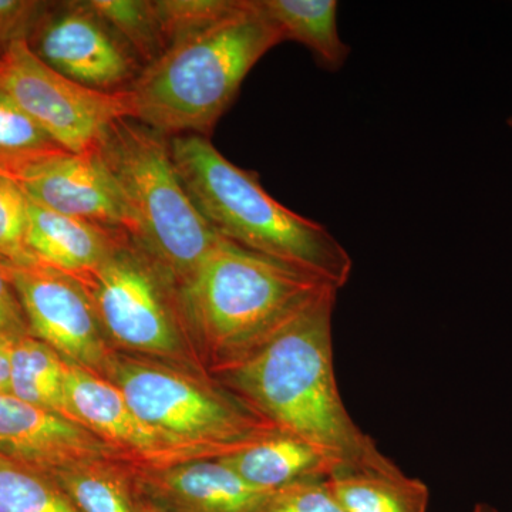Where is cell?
I'll return each instance as SVG.
<instances>
[{
	"label": "cell",
	"instance_id": "obj_1",
	"mask_svg": "<svg viewBox=\"0 0 512 512\" xmlns=\"http://www.w3.org/2000/svg\"><path fill=\"white\" fill-rule=\"evenodd\" d=\"M338 292L320 296L254 352L211 377L282 433L318 448L333 474L392 470L396 464L357 426L340 396L332 339Z\"/></svg>",
	"mask_w": 512,
	"mask_h": 512
},
{
	"label": "cell",
	"instance_id": "obj_2",
	"mask_svg": "<svg viewBox=\"0 0 512 512\" xmlns=\"http://www.w3.org/2000/svg\"><path fill=\"white\" fill-rule=\"evenodd\" d=\"M329 291L339 289L224 237L180 286L188 335L210 376L254 352Z\"/></svg>",
	"mask_w": 512,
	"mask_h": 512
},
{
	"label": "cell",
	"instance_id": "obj_3",
	"mask_svg": "<svg viewBox=\"0 0 512 512\" xmlns=\"http://www.w3.org/2000/svg\"><path fill=\"white\" fill-rule=\"evenodd\" d=\"M284 42L256 0L177 40L127 90L133 119L171 138H210L256 63Z\"/></svg>",
	"mask_w": 512,
	"mask_h": 512
},
{
	"label": "cell",
	"instance_id": "obj_4",
	"mask_svg": "<svg viewBox=\"0 0 512 512\" xmlns=\"http://www.w3.org/2000/svg\"><path fill=\"white\" fill-rule=\"evenodd\" d=\"M171 157L197 210L221 237L256 254L285 262L342 289L353 261L319 222L272 198L258 175L222 156L210 138H170Z\"/></svg>",
	"mask_w": 512,
	"mask_h": 512
},
{
	"label": "cell",
	"instance_id": "obj_5",
	"mask_svg": "<svg viewBox=\"0 0 512 512\" xmlns=\"http://www.w3.org/2000/svg\"><path fill=\"white\" fill-rule=\"evenodd\" d=\"M94 153L133 220V238L184 284L218 235L191 201L171 157L170 138L136 119L114 121Z\"/></svg>",
	"mask_w": 512,
	"mask_h": 512
},
{
	"label": "cell",
	"instance_id": "obj_6",
	"mask_svg": "<svg viewBox=\"0 0 512 512\" xmlns=\"http://www.w3.org/2000/svg\"><path fill=\"white\" fill-rule=\"evenodd\" d=\"M134 413L177 443L221 458L279 431L210 375L116 350L103 373Z\"/></svg>",
	"mask_w": 512,
	"mask_h": 512
},
{
	"label": "cell",
	"instance_id": "obj_7",
	"mask_svg": "<svg viewBox=\"0 0 512 512\" xmlns=\"http://www.w3.org/2000/svg\"><path fill=\"white\" fill-rule=\"evenodd\" d=\"M83 286L111 346L130 355L191 367L180 286L154 256L124 235Z\"/></svg>",
	"mask_w": 512,
	"mask_h": 512
},
{
	"label": "cell",
	"instance_id": "obj_8",
	"mask_svg": "<svg viewBox=\"0 0 512 512\" xmlns=\"http://www.w3.org/2000/svg\"><path fill=\"white\" fill-rule=\"evenodd\" d=\"M0 89L72 154L94 153L114 121L133 119L127 92H100L67 79L42 62L26 40L6 49Z\"/></svg>",
	"mask_w": 512,
	"mask_h": 512
},
{
	"label": "cell",
	"instance_id": "obj_9",
	"mask_svg": "<svg viewBox=\"0 0 512 512\" xmlns=\"http://www.w3.org/2000/svg\"><path fill=\"white\" fill-rule=\"evenodd\" d=\"M26 42L57 73L100 92H127L144 69L89 0L49 6Z\"/></svg>",
	"mask_w": 512,
	"mask_h": 512
},
{
	"label": "cell",
	"instance_id": "obj_10",
	"mask_svg": "<svg viewBox=\"0 0 512 512\" xmlns=\"http://www.w3.org/2000/svg\"><path fill=\"white\" fill-rule=\"evenodd\" d=\"M30 335L66 362L103 376L113 349L89 296L73 276L43 264L10 265Z\"/></svg>",
	"mask_w": 512,
	"mask_h": 512
},
{
	"label": "cell",
	"instance_id": "obj_11",
	"mask_svg": "<svg viewBox=\"0 0 512 512\" xmlns=\"http://www.w3.org/2000/svg\"><path fill=\"white\" fill-rule=\"evenodd\" d=\"M66 396L72 420L96 434L137 470L215 458L207 451L185 446L158 433L134 413L113 383L69 362Z\"/></svg>",
	"mask_w": 512,
	"mask_h": 512
},
{
	"label": "cell",
	"instance_id": "obj_12",
	"mask_svg": "<svg viewBox=\"0 0 512 512\" xmlns=\"http://www.w3.org/2000/svg\"><path fill=\"white\" fill-rule=\"evenodd\" d=\"M15 181L30 200L49 210L133 237L126 202L96 153L47 158L26 168Z\"/></svg>",
	"mask_w": 512,
	"mask_h": 512
},
{
	"label": "cell",
	"instance_id": "obj_13",
	"mask_svg": "<svg viewBox=\"0 0 512 512\" xmlns=\"http://www.w3.org/2000/svg\"><path fill=\"white\" fill-rule=\"evenodd\" d=\"M0 454L47 476L90 461L128 463L82 424L10 393L0 394Z\"/></svg>",
	"mask_w": 512,
	"mask_h": 512
},
{
	"label": "cell",
	"instance_id": "obj_14",
	"mask_svg": "<svg viewBox=\"0 0 512 512\" xmlns=\"http://www.w3.org/2000/svg\"><path fill=\"white\" fill-rule=\"evenodd\" d=\"M136 485L165 512H259L271 493L248 484L221 458L136 470Z\"/></svg>",
	"mask_w": 512,
	"mask_h": 512
},
{
	"label": "cell",
	"instance_id": "obj_15",
	"mask_svg": "<svg viewBox=\"0 0 512 512\" xmlns=\"http://www.w3.org/2000/svg\"><path fill=\"white\" fill-rule=\"evenodd\" d=\"M124 235L59 214L28 198L26 247L30 256L73 278L97 268Z\"/></svg>",
	"mask_w": 512,
	"mask_h": 512
},
{
	"label": "cell",
	"instance_id": "obj_16",
	"mask_svg": "<svg viewBox=\"0 0 512 512\" xmlns=\"http://www.w3.org/2000/svg\"><path fill=\"white\" fill-rule=\"evenodd\" d=\"M221 460L248 484L266 491L301 481L326 480L335 473L332 463L318 448L282 431Z\"/></svg>",
	"mask_w": 512,
	"mask_h": 512
},
{
	"label": "cell",
	"instance_id": "obj_17",
	"mask_svg": "<svg viewBox=\"0 0 512 512\" xmlns=\"http://www.w3.org/2000/svg\"><path fill=\"white\" fill-rule=\"evenodd\" d=\"M259 10L271 20L285 40L311 50L315 62L326 72H339L350 55L338 29L335 0H256Z\"/></svg>",
	"mask_w": 512,
	"mask_h": 512
},
{
	"label": "cell",
	"instance_id": "obj_18",
	"mask_svg": "<svg viewBox=\"0 0 512 512\" xmlns=\"http://www.w3.org/2000/svg\"><path fill=\"white\" fill-rule=\"evenodd\" d=\"M345 512H427L430 490L420 478L392 470L340 471L326 478Z\"/></svg>",
	"mask_w": 512,
	"mask_h": 512
},
{
	"label": "cell",
	"instance_id": "obj_19",
	"mask_svg": "<svg viewBox=\"0 0 512 512\" xmlns=\"http://www.w3.org/2000/svg\"><path fill=\"white\" fill-rule=\"evenodd\" d=\"M9 353V393L72 420L66 396V360L32 335L12 339Z\"/></svg>",
	"mask_w": 512,
	"mask_h": 512
},
{
	"label": "cell",
	"instance_id": "obj_20",
	"mask_svg": "<svg viewBox=\"0 0 512 512\" xmlns=\"http://www.w3.org/2000/svg\"><path fill=\"white\" fill-rule=\"evenodd\" d=\"M136 470L124 461L99 460L50 477L80 512H138Z\"/></svg>",
	"mask_w": 512,
	"mask_h": 512
},
{
	"label": "cell",
	"instance_id": "obj_21",
	"mask_svg": "<svg viewBox=\"0 0 512 512\" xmlns=\"http://www.w3.org/2000/svg\"><path fill=\"white\" fill-rule=\"evenodd\" d=\"M66 153L0 89V175L15 180L26 168Z\"/></svg>",
	"mask_w": 512,
	"mask_h": 512
},
{
	"label": "cell",
	"instance_id": "obj_22",
	"mask_svg": "<svg viewBox=\"0 0 512 512\" xmlns=\"http://www.w3.org/2000/svg\"><path fill=\"white\" fill-rule=\"evenodd\" d=\"M89 5L131 47L144 67L168 49L154 0H89Z\"/></svg>",
	"mask_w": 512,
	"mask_h": 512
},
{
	"label": "cell",
	"instance_id": "obj_23",
	"mask_svg": "<svg viewBox=\"0 0 512 512\" xmlns=\"http://www.w3.org/2000/svg\"><path fill=\"white\" fill-rule=\"evenodd\" d=\"M0 512H80L45 473L0 454Z\"/></svg>",
	"mask_w": 512,
	"mask_h": 512
},
{
	"label": "cell",
	"instance_id": "obj_24",
	"mask_svg": "<svg viewBox=\"0 0 512 512\" xmlns=\"http://www.w3.org/2000/svg\"><path fill=\"white\" fill-rule=\"evenodd\" d=\"M241 3L242 0H154L168 47L232 15Z\"/></svg>",
	"mask_w": 512,
	"mask_h": 512
},
{
	"label": "cell",
	"instance_id": "obj_25",
	"mask_svg": "<svg viewBox=\"0 0 512 512\" xmlns=\"http://www.w3.org/2000/svg\"><path fill=\"white\" fill-rule=\"evenodd\" d=\"M28 195L13 178L0 175V261L36 264L26 247Z\"/></svg>",
	"mask_w": 512,
	"mask_h": 512
},
{
	"label": "cell",
	"instance_id": "obj_26",
	"mask_svg": "<svg viewBox=\"0 0 512 512\" xmlns=\"http://www.w3.org/2000/svg\"><path fill=\"white\" fill-rule=\"evenodd\" d=\"M259 512H345L326 480L301 481L272 490Z\"/></svg>",
	"mask_w": 512,
	"mask_h": 512
},
{
	"label": "cell",
	"instance_id": "obj_27",
	"mask_svg": "<svg viewBox=\"0 0 512 512\" xmlns=\"http://www.w3.org/2000/svg\"><path fill=\"white\" fill-rule=\"evenodd\" d=\"M50 3L36 0H0V49L28 40Z\"/></svg>",
	"mask_w": 512,
	"mask_h": 512
},
{
	"label": "cell",
	"instance_id": "obj_28",
	"mask_svg": "<svg viewBox=\"0 0 512 512\" xmlns=\"http://www.w3.org/2000/svg\"><path fill=\"white\" fill-rule=\"evenodd\" d=\"M30 335L25 313L10 276V265L0 261V338Z\"/></svg>",
	"mask_w": 512,
	"mask_h": 512
},
{
	"label": "cell",
	"instance_id": "obj_29",
	"mask_svg": "<svg viewBox=\"0 0 512 512\" xmlns=\"http://www.w3.org/2000/svg\"><path fill=\"white\" fill-rule=\"evenodd\" d=\"M10 342L12 339L0 338V394L10 390Z\"/></svg>",
	"mask_w": 512,
	"mask_h": 512
},
{
	"label": "cell",
	"instance_id": "obj_30",
	"mask_svg": "<svg viewBox=\"0 0 512 512\" xmlns=\"http://www.w3.org/2000/svg\"><path fill=\"white\" fill-rule=\"evenodd\" d=\"M138 512H165L138 494Z\"/></svg>",
	"mask_w": 512,
	"mask_h": 512
},
{
	"label": "cell",
	"instance_id": "obj_31",
	"mask_svg": "<svg viewBox=\"0 0 512 512\" xmlns=\"http://www.w3.org/2000/svg\"><path fill=\"white\" fill-rule=\"evenodd\" d=\"M471 512H500L497 508H494L493 505L478 503L476 507L473 508Z\"/></svg>",
	"mask_w": 512,
	"mask_h": 512
},
{
	"label": "cell",
	"instance_id": "obj_32",
	"mask_svg": "<svg viewBox=\"0 0 512 512\" xmlns=\"http://www.w3.org/2000/svg\"><path fill=\"white\" fill-rule=\"evenodd\" d=\"M3 56H5V52H3L2 49H0V72H2L3 67Z\"/></svg>",
	"mask_w": 512,
	"mask_h": 512
},
{
	"label": "cell",
	"instance_id": "obj_33",
	"mask_svg": "<svg viewBox=\"0 0 512 512\" xmlns=\"http://www.w3.org/2000/svg\"><path fill=\"white\" fill-rule=\"evenodd\" d=\"M507 124L512 128V116L508 117Z\"/></svg>",
	"mask_w": 512,
	"mask_h": 512
}]
</instances>
